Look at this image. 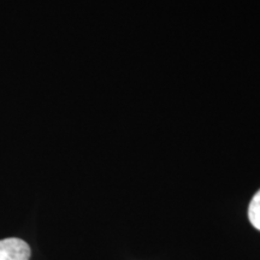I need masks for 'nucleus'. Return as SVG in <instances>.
<instances>
[{"label": "nucleus", "mask_w": 260, "mask_h": 260, "mask_svg": "<svg viewBox=\"0 0 260 260\" xmlns=\"http://www.w3.org/2000/svg\"><path fill=\"white\" fill-rule=\"evenodd\" d=\"M30 248L23 240L11 237L0 240V260H29Z\"/></svg>", "instance_id": "nucleus-1"}, {"label": "nucleus", "mask_w": 260, "mask_h": 260, "mask_svg": "<svg viewBox=\"0 0 260 260\" xmlns=\"http://www.w3.org/2000/svg\"><path fill=\"white\" fill-rule=\"evenodd\" d=\"M249 222L260 232V189L256 191L248 207Z\"/></svg>", "instance_id": "nucleus-2"}]
</instances>
